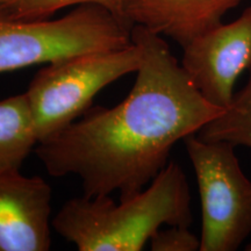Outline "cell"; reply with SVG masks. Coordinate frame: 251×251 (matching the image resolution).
<instances>
[{"instance_id": "6da1fadb", "label": "cell", "mask_w": 251, "mask_h": 251, "mask_svg": "<svg viewBox=\"0 0 251 251\" xmlns=\"http://www.w3.org/2000/svg\"><path fill=\"white\" fill-rule=\"evenodd\" d=\"M131 39L142 62L129 94L114 107L91 106L34 150L50 176L80 178L85 196L142 191L176 144L225 112L203 98L164 37L134 26Z\"/></svg>"}, {"instance_id": "7a4b0ae2", "label": "cell", "mask_w": 251, "mask_h": 251, "mask_svg": "<svg viewBox=\"0 0 251 251\" xmlns=\"http://www.w3.org/2000/svg\"><path fill=\"white\" fill-rule=\"evenodd\" d=\"M193 221L186 175L170 162L148 186L115 202L109 196L72 198L52 218V229L79 251H141L165 226Z\"/></svg>"}, {"instance_id": "3957f363", "label": "cell", "mask_w": 251, "mask_h": 251, "mask_svg": "<svg viewBox=\"0 0 251 251\" xmlns=\"http://www.w3.org/2000/svg\"><path fill=\"white\" fill-rule=\"evenodd\" d=\"M131 27L97 5H79L63 17L19 19L0 5V74L131 42Z\"/></svg>"}, {"instance_id": "277c9868", "label": "cell", "mask_w": 251, "mask_h": 251, "mask_svg": "<svg viewBox=\"0 0 251 251\" xmlns=\"http://www.w3.org/2000/svg\"><path fill=\"white\" fill-rule=\"evenodd\" d=\"M142 48L128 46L49 63L30 81L26 92L39 143L55 136L91 107L102 89L139 70Z\"/></svg>"}, {"instance_id": "5b68a950", "label": "cell", "mask_w": 251, "mask_h": 251, "mask_svg": "<svg viewBox=\"0 0 251 251\" xmlns=\"http://www.w3.org/2000/svg\"><path fill=\"white\" fill-rule=\"evenodd\" d=\"M184 143L201 205L200 251L237 250L251 235V180L241 168L236 148L197 134Z\"/></svg>"}, {"instance_id": "8992f818", "label": "cell", "mask_w": 251, "mask_h": 251, "mask_svg": "<svg viewBox=\"0 0 251 251\" xmlns=\"http://www.w3.org/2000/svg\"><path fill=\"white\" fill-rule=\"evenodd\" d=\"M181 67L203 98L227 108L237 79L251 68V6L236 20L216 25L183 47Z\"/></svg>"}, {"instance_id": "52a82bcc", "label": "cell", "mask_w": 251, "mask_h": 251, "mask_svg": "<svg viewBox=\"0 0 251 251\" xmlns=\"http://www.w3.org/2000/svg\"><path fill=\"white\" fill-rule=\"evenodd\" d=\"M51 200V187L39 176L0 172V251L49 250Z\"/></svg>"}, {"instance_id": "ba28073f", "label": "cell", "mask_w": 251, "mask_h": 251, "mask_svg": "<svg viewBox=\"0 0 251 251\" xmlns=\"http://www.w3.org/2000/svg\"><path fill=\"white\" fill-rule=\"evenodd\" d=\"M243 0H124L122 13L131 27L169 37L181 48L216 25Z\"/></svg>"}, {"instance_id": "9c48e42d", "label": "cell", "mask_w": 251, "mask_h": 251, "mask_svg": "<svg viewBox=\"0 0 251 251\" xmlns=\"http://www.w3.org/2000/svg\"><path fill=\"white\" fill-rule=\"evenodd\" d=\"M39 139L26 93L0 101V172L18 171Z\"/></svg>"}, {"instance_id": "30bf717a", "label": "cell", "mask_w": 251, "mask_h": 251, "mask_svg": "<svg viewBox=\"0 0 251 251\" xmlns=\"http://www.w3.org/2000/svg\"><path fill=\"white\" fill-rule=\"evenodd\" d=\"M197 135L205 141H224L235 148L251 149V68L246 85L235 93L230 105Z\"/></svg>"}, {"instance_id": "8fae6325", "label": "cell", "mask_w": 251, "mask_h": 251, "mask_svg": "<svg viewBox=\"0 0 251 251\" xmlns=\"http://www.w3.org/2000/svg\"><path fill=\"white\" fill-rule=\"evenodd\" d=\"M79 5L100 6L126 23L122 13L124 0H12L2 6L14 18L48 19L61 9L76 7Z\"/></svg>"}, {"instance_id": "7c38bea8", "label": "cell", "mask_w": 251, "mask_h": 251, "mask_svg": "<svg viewBox=\"0 0 251 251\" xmlns=\"http://www.w3.org/2000/svg\"><path fill=\"white\" fill-rule=\"evenodd\" d=\"M152 251H197L200 250V237L185 226H165L150 240Z\"/></svg>"}, {"instance_id": "4fadbf2b", "label": "cell", "mask_w": 251, "mask_h": 251, "mask_svg": "<svg viewBox=\"0 0 251 251\" xmlns=\"http://www.w3.org/2000/svg\"><path fill=\"white\" fill-rule=\"evenodd\" d=\"M12 0H0V5H4V4H8V2H11Z\"/></svg>"}]
</instances>
